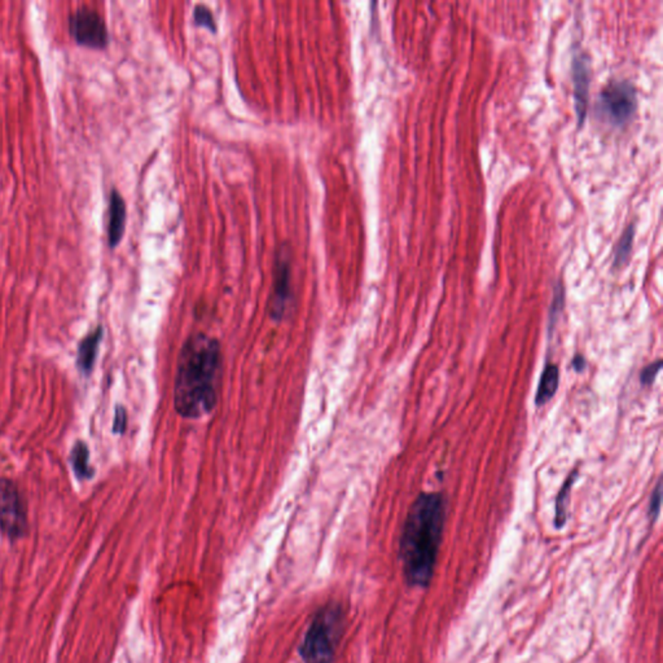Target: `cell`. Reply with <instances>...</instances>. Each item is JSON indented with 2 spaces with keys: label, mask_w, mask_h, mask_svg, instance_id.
Instances as JSON below:
<instances>
[{
  "label": "cell",
  "mask_w": 663,
  "mask_h": 663,
  "mask_svg": "<svg viewBox=\"0 0 663 663\" xmlns=\"http://www.w3.org/2000/svg\"><path fill=\"white\" fill-rule=\"evenodd\" d=\"M446 507V499L440 492H422L408 510L399 539V559L410 587L426 588L433 580Z\"/></svg>",
  "instance_id": "1"
},
{
  "label": "cell",
  "mask_w": 663,
  "mask_h": 663,
  "mask_svg": "<svg viewBox=\"0 0 663 663\" xmlns=\"http://www.w3.org/2000/svg\"><path fill=\"white\" fill-rule=\"evenodd\" d=\"M222 350L216 338L193 335L183 345L175 376L174 405L184 419L208 416L218 403Z\"/></svg>",
  "instance_id": "2"
},
{
  "label": "cell",
  "mask_w": 663,
  "mask_h": 663,
  "mask_svg": "<svg viewBox=\"0 0 663 663\" xmlns=\"http://www.w3.org/2000/svg\"><path fill=\"white\" fill-rule=\"evenodd\" d=\"M343 613L337 607H325L315 617L300 648L306 663H330L335 658L337 634L341 632Z\"/></svg>",
  "instance_id": "3"
},
{
  "label": "cell",
  "mask_w": 663,
  "mask_h": 663,
  "mask_svg": "<svg viewBox=\"0 0 663 663\" xmlns=\"http://www.w3.org/2000/svg\"><path fill=\"white\" fill-rule=\"evenodd\" d=\"M637 108L635 86L626 79H612L601 90L597 111L612 125L621 126L632 118Z\"/></svg>",
  "instance_id": "4"
},
{
  "label": "cell",
  "mask_w": 663,
  "mask_h": 663,
  "mask_svg": "<svg viewBox=\"0 0 663 663\" xmlns=\"http://www.w3.org/2000/svg\"><path fill=\"white\" fill-rule=\"evenodd\" d=\"M0 530L11 540H17L28 530L26 507L14 481L0 480Z\"/></svg>",
  "instance_id": "5"
},
{
  "label": "cell",
  "mask_w": 663,
  "mask_h": 663,
  "mask_svg": "<svg viewBox=\"0 0 663 663\" xmlns=\"http://www.w3.org/2000/svg\"><path fill=\"white\" fill-rule=\"evenodd\" d=\"M292 252L284 243L275 257L273 288L270 303V313L273 320H281L292 300Z\"/></svg>",
  "instance_id": "6"
},
{
  "label": "cell",
  "mask_w": 663,
  "mask_h": 663,
  "mask_svg": "<svg viewBox=\"0 0 663 663\" xmlns=\"http://www.w3.org/2000/svg\"><path fill=\"white\" fill-rule=\"evenodd\" d=\"M69 28L74 41L90 49H104L108 44V30L103 17L88 7L78 8L70 14Z\"/></svg>",
  "instance_id": "7"
},
{
  "label": "cell",
  "mask_w": 663,
  "mask_h": 663,
  "mask_svg": "<svg viewBox=\"0 0 663 663\" xmlns=\"http://www.w3.org/2000/svg\"><path fill=\"white\" fill-rule=\"evenodd\" d=\"M572 82H574V101L578 117V123L582 125L586 118L588 108V92H589V64L584 55H577L572 60Z\"/></svg>",
  "instance_id": "8"
},
{
  "label": "cell",
  "mask_w": 663,
  "mask_h": 663,
  "mask_svg": "<svg viewBox=\"0 0 663 663\" xmlns=\"http://www.w3.org/2000/svg\"><path fill=\"white\" fill-rule=\"evenodd\" d=\"M126 226V203L118 191L113 189L109 200V223H108V238L109 246L116 248L123 238Z\"/></svg>",
  "instance_id": "9"
},
{
  "label": "cell",
  "mask_w": 663,
  "mask_h": 663,
  "mask_svg": "<svg viewBox=\"0 0 663 663\" xmlns=\"http://www.w3.org/2000/svg\"><path fill=\"white\" fill-rule=\"evenodd\" d=\"M103 335V328L98 327L92 333L86 335L78 346L77 365L83 375H90L93 370Z\"/></svg>",
  "instance_id": "10"
},
{
  "label": "cell",
  "mask_w": 663,
  "mask_h": 663,
  "mask_svg": "<svg viewBox=\"0 0 663 663\" xmlns=\"http://www.w3.org/2000/svg\"><path fill=\"white\" fill-rule=\"evenodd\" d=\"M559 367L553 363L547 364L539 380V386H537V395H535V405L540 407V405H545L547 402H550L559 389Z\"/></svg>",
  "instance_id": "11"
},
{
  "label": "cell",
  "mask_w": 663,
  "mask_h": 663,
  "mask_svg": "<svg viewBox=\"0 0 663 663\" xmlns=\"http://www.w3.org/2000/svg\"><path fill=\"white\" fill-rule=\"evenodd\" d=\"M90 450L87 443L83 440H78L71 448L70 462L73 467V472L81 481H88L93 477V469L90 467Z\"/></svg>",
  "instance_id": "12"
},
{
  "label": "cell",
  "mask_w": 663,
  "mask_h": 663,
  "mask_svg": "<svg viewBox=\"0 0 663 663\" xmlns=\"http://www.w3.org/2000/svg\"><path fill=\"white\" fill-rule=\"evenodd\" d=\"M578 477V472H572V475L567 477L565 483L562 485V487L560 490L559 496H557V500H556V510H555V525L557 529H561L564 525L566 524V508H567V503L570 500V491H572V485L574 482L577 480Z\"/></svg>",
  "instance_id": "13"
},
{
  "label": "cell",
  "mask_w": 663,
  "mask_h": 663,
  "mask_svg": "<svg viewBox=\"0 0 663 663\" xmlns=\"http://www.w3.org/2000/svg\"><path fill=\"white\" fill-rule=\"evenodd\" d=\"M635 231V224L634 223L629 224V227L623 231L618 244L615 245L614 257H613L614 267H621L629 259L631 249H632V244H634Z\"/></svg>",
  "instance_id": "14"
},
{
  "label": "cell",
  "mask_w": 663,
  "mask_h": 663,
  "mask_svg": "<svg viewBox=\"0 0 663 663\" xmlns=\"http://www.w3.org/2000/svg\"><path fill=\"white\" fill-rule=\"evenodd\" d=\"M193 22H195L196 26L206 28L214 34L217 33V22L214 19V14L211 12V9L205 4H197L196 6L195 9H193Z\"/></svg>",
  "instance_id": "15"
},
{
  "label": "cell",
  "mask_w": 663,
  "mask_h": 663,
  "mask_svg": "<svg viewBox=\"0 0 663 663\" xmlns=\"http://www.w3.org/2000/svg\"><path fill=\"white\" fill-rule=\"evenodd\" d=\"M564 300H565V290L562 283L559 281L555 286V293H553V300H552L551 308H550V321H551V328L555 325V321L557 316L561 314L564 308Z\"/></svg>",
  "instance_id": "16"
},
{
  "label": "cell",
  "mask_w": 663,
  "mask_h": 663,
  "mask_svg": "<svg viewBox=\"0 0 663 663\" xmlns=\"http://www.w3.org/2000/svg\"><path fill=\"white\" fill-rule=\"evenodd\" d=\"M661 365H662V362H661V360H657V362H653V363H650L649 365H647V367L642 370V373H640V383H642V386H650V385L654 383L657 375H658L659 370H661Z\"/></svg>",
  "instance_id": "17"
},
{
  "label": "cell",
  "mask_w": 663,
  "mask_h": 663,
  "mask_svg": "<svg viewBox=\"0 0 663 663\" xmlns=\"http://www.w3.org/2000/svg\"><path fill=\"white\" fill-rule=\"evenodd\" d=\"M661 502H662V483L661 481L657 483L656 489L653 490V494H652V497H650L649 503V513L650 520L654 521L658 515H659V510H661Z\"/></svg>",
  "instance_id": "18"
},
{
  "label": "cell",
  "mask_w": 663,
  "mask_h": 663,
  "mask_svg": "<svg viewBox=\"0 0 663 663\" xmlns=\"http://www.w3.org/2000/svg\"><path fill=\"white\" fill-rule=\"evenodd\" d=\"M127 426V413L126 410L122 405H117L116 408V415H114V422H113V433L123 434L126 430Z\"/></svg>",
  "instance_id": "19"
},
{
  "label": "cell",
  "mask_w": 663,
  "mask_h": 663,
  "mask_svg": "<svg viewBox=\"0 0 663 663\" xmlns=\"http://www.w3.org/2000/svg\"><path fill=\"white\" fill-rule=\"evenodd\" d=\"M572 365H574L575 370L580 372V370H584V367H586V359L583 356L577 355L572 360Z\"/></svg>",
  "instance_id": "20"
}]
</instances>
